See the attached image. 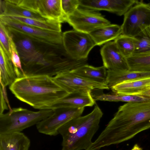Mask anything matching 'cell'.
Wrapping results in <instances>:
<instances>
[{
    "mask_svg": "<svg viewBox=\"0 0 150 150\" xmlns=\"http://www.w3.org/2000/svg\"><path fill=\"white\" fill-rule=\"evenodd\" d=\"M143 149L140 147L137 144H135L131 150H142Z\"/></svg>",
    "mask_w": 150,
    "mask_h": 150,
    "instance_id": "1f68e13d",
    "label": "cell"
},
{
    "mask_svg": "<svg viewBox=\"0 0 150 150\" xmlns=\"http://www.w3.org/2000/svg\"><path fill=\"white\" fill-rule=\"evenodd\" d=\"M100 52L103 66L107 70H129L126 58L120 52L114 41L105 44Z\"/></svg>",
    "mask_w": 150,
    "mask_h": 150,
    "instance_id": "5bb4252c",
    "label": "cell"
},
{
    "mask_svg": "<svg viewBox=\"0 0 150 150\" xmlns=\"http://www.w3.org/2000/svg\"><path fill=\"white\" fill-rule=\"evenodd\" d=\"M150 128V100L120 106L92 146L95 150L127 141Z\"/></svg>",
    "mask_w": 150,
    "mask_h": 150,
    "instance_id": "7a4b0ae2",
    "label": "cell"
},
{
    "mask_svg": "<svg viewBox=\"0 0 150 150\" xmlns=\"http://www.w3.org/2000/svg\"><path fill=\"white\" fill-rule=\"evenodd\" d=\"M135 38V49L133 54H150V37L146 30Z\"/></svg>",
    "mask_w": 150,
    "mask_h": 150,
    "instance_id": "4316f807",
    "label": "cell"
},
{
    "mask_svg": "<svg viewBox=\"0 0 150 150\" xmlns=\"http://www.w3.org/2000/svg\"><path fill=\"white\" fill-rule=\"evenodd\" d=\"M106 84L109 88L126 81H130L150 76V72H139L129 70H107Z\"/></svg>",
    "mask_w": 150,
    "mask_h": 150,
    "instance_id": "ac0fdd59",
    "label": "cell"
},
{
    "mask_svg": "<svg viewBox=\"0 0 150 150\" xmlns=\"http://www.w3.org/2000/svg\"><path fill=\"white\" fill-rule=\"evenodd\" d=\"M30 139L23 133H0V150H28Z\"/></svg>",
    "mask_w": 150,
    "mask_h": 150,
    "instance_id": "2e32d148",
    "label": "cell"
},
{
    "mask_svg": "<svg viewBox=\"0 0 150 150\" xmlns=\"http://www.w3.org/2000/svg\"><path fill=\"white\" fill-rule=\"evenodd\" d=\"M122 34L135 37L150 26V3L138 1L124 15Z\"/></svg>",
    "mask_w": 150,
    "mask_h": 150,
    "instance_id": "8992f818",
    "label": "cell"
},
{
    "mask_svg": "<svg viewBox=\"0 0 150 150\" xmlns=\"http://www.w3.org/2000/svg\"><path fill=\"white\" fill-rule=\"evenodd\" d=\"M126 59L129 70L150 72V54H134Z\"/></svg>",
    "mask_w": 150,
    "mask_h": 150,
    "instance_id": "d4e9b609",
    "label": "cell"
},
{
    "mask_svg": "<svg viewBox=\"0 0 150 150\" xmlns=\"http://www.w3.org/2000/svg\"><path fill=\"white\" fill-rule=\"evenodd\" d=\"M71 71L86 79L106 84L107 70L103 66L95 67L86 64Z\"/></svg>",
    "mask_w": 150,
    "mask_h": 150,
    "instance_id": "7402d4cb",
    "label": "cell"
},
{
    "mask_svg": "<svg viewBox=\"0 0 150 150\" xmlns=\"http://www.w3.org/2000/svg\"><path fill=\"white\" fill-rule=\"evenodd\" d=\"M140 95L150 97V89L148 91L142 93Z\"/></svg>",
    "mask_w": 150,
    "mask_h": 150,
    "instance_id": "d6a6232c",
    "label": "cell"
},
{
    "mask_svg": "<svg viewBox=\"0 0 150 150\" xmlns=\"http://www.w3.org/2000/svg\"><path fill=\"white\" fill-rule=\"evenodd\" d=\"M0 83L10 86L17 78L11 59L0 46Z\"/></svg>",
    "mask_w": 150,
    "mask_h": 150,
    "instance_id": "603a6c76",
    "label": "cell"
},
{
    "mask_svg": "<svg viewBox=\"0 0 150 150\" xmlns=\"http://www.w3.org/2000/svg\"><path fill=\"white\" fill-rule=\"evenodd\" d=\"M79 5L80 0H61L62 10L67 18L78 8Z\"/></svg>",
    "mask_w": 150,
    "mask_h": 150,
    "instance_id": "f546056e",
    "label": "cell"
},
{
    "mask_svg": "<svg viewBox=\"0 0 150 150\" xmlns=\"http://www.w3.org/2000/svg\"><path fill=\"white\" fill-rule=\"evenodd\" d=\"M0 22L29 36L45 42L62 44V33L42 29L0 15Z\"/></svg>",
    "mask_w": 150,
    "mask_h": 150,
    "instance_id": "7c38bea8",
    "label": "cell"
},
{
    "mask_svg": "<svg viewBox=\"0 0 150 150\" xmlns=\"http://www.w3.org/2000/svg\"><path fill=\"white\" fill-rule=\"evenodd\" d=\"M0 15L16 16L29 18L44 21L46 20L38 14L9 2L7 0H0Z\"/></svg>",
    "mask_w": 150,
    "mask_h": 150,
    "instance_id": "44dd1931",
    "label": "cell"
},
{
    "mask_svg": "<svg viewBox=\"0 0 150 150\" xmlns=\"http://www.w3.org/2000/svg\"><path fill=\"white\" fill-rule=\"evenodd\" d=\"M66 22L74 30L88 34L96 29L111 24L98 11L79 8L67 17Z\"/></svg>",
    "mask_w": 150,
    "mask_h": 150,
    "instance_id": "30bf717a",
    "label": "cell"
},
{
    "mask_svg": "<svg viewBox=\"0 0 150 150\" xmlns=\"http://www.w3.org/2000/svg\"><path fill=\"white\" fill-rule=\"evenodd\" d=\"M122 33L121 26L111 24L96 29L89 34L96 45L100 46L110 41L115 40Z\"/></svg>",
    "mask_w": 150,
    "mask_h": 150,
    "instance_id": "ffe728a7",
    "label": "cell"
},
{
    "mask_svg": "<svg viewBox=\"0 0 150 150\" xmlns=\"http://www.w3.org/2000/svg\"><path fill=\"white\" fill-rule=\"evenodd\" d=\"M18 53L25 76L53 77L86 64L88 59H75L63 44L40 40L11 28H8Z\"/></svg>",
    "mask_w": 150,
    "mask_h": 150,
    "instance_id": "6da1fadb",
    "label": "cell"
},
{
    "mask_svg": "<svg viewBox=\"0 0 150 150\" xmlns=\"http://www.w3.org/2000/svg\"><path fill=\"white\" fill-rule=\"evenodd\" d=\"M11 2L37 13L46 19L66 22L61 0H11Z\"/></svg>",
    "mask_w": 150,
    "mask_h": 150,
    "instance_id": "ba28073f",
    "label": "cell"
},
{
    "mask_svg": "<svg viewBox=\"0 0 150 150\" xmlns=\"http://www.w3.org/2000/svg\"><path fill=\"white\" fill-rule=\"evenodd\" d=\"M145 30L148 35L150 37V26L146 29Z\"/></svg>",
    "mask_w": 150,
    "mask_h": 150,
    "instance_id": "836d02e7",
    "label": "cell"
},
{
    "mask_svg": "<svg viewBox=\"0 0 150 150\" xmlns=\"http://www.w3.org/2000/svg\"><path fill=\"white\" fill-rule=\"evenodd\" d=\"M11 37V59L13 64L17 78L25 76V75L22 68L21 61L16 45L12 37Z\"/></svg>",
    "mask_w": 150,
    "mask_h": 150,
    "instance_id": "83f0119b",
    "label": "cell"
},
{
    "mask_svg": "<svg viewBox=\"0 0 150 150\" xmlns=\"http://www.w3.org/2000/svg\"><path fill=\"white\" fill-rule=\"evenodd\" d=\"M52 78L68 93L81 90L110 89L106 84L86 79L71 71L60 73Z\"/></svg>",
    "mask_w": 150,
    "mask_h": 150,
    "instance_id": "8fae6325",
    "label": "cell"
},
{
    "mask_svg": "<svg viewBox=\"0 0 150 150\" xmlns=\"http://www.w3.org/2000/svg\"><path fill=\"white\" fill-rule=\"evenodd\" d=\"M9 89L19 100L39 110L46 109L68 93L52 77L46 75L17 78Z\"/></svg>",
    "mask_w": 150,
    "mask_h": 150,
    "instance_id": "3957f363",
    "label": "cell"
},
{
    "mask_svg": "<svg viewBox=\"0 0 150 150\" xmlns=\"http://www.w3.org/2000/svg\"><path fill=\"white\" fill-rule=\"evenodd\" d=\"M53 110L52 115L36 125L40 133L50 136L57 135L59 129L71 120L81 116L84 108L62 107Z\"/></svg>",
    "mask_w": 150,
    "mask_h": 150,
    "instance_id": "9c48e42d",
    "label": "cell"
},
{
    "mask_svg": "<svg viewBox=\"0 0 150 150\" xmlns=\"http://www.w3.org/2000/svg\"><path fill=\"white\" fill-rule=\"evenodd\" d=\"M6 103L3 91L0 89V114L3 113L4 110L8 109V107Z\"/></svg>",
    "mask_w": 150,
    "mask_h": 150,
    "instance_id": "4dcf8cb0",
    "label": "cell"
},
{
    "mask_svg": "<svg viewBox=\"0 0 150 150\" xmlns=\"http://www.w3.org/2000/svg\"><path fill=\"white\" fill-rule=\"evenodd\" d=\"M103 90L95 89L91 91L92 97L95 101L128 102H141L150 100V97L141 95H127L114 93L105 94Z\"/></svg>",
    "mask_w": 150,
    "mask_h": 150,
    "instance_id": "d6986e66",
    "label": "cell"
},
{
    "mask_svg": "<svg viewBox=\"0 0 150 150\" xmlns=\"http://www.w3.org/2000/svg\"><path fill=\"white\" fill-rule=\"evenodd\" d=\"M113 93L127 95H140L150 89V76L122 82L112 87Z\"/></svg>",
    "mask_w": 150,
    "mask_h": 150,
    "instance_id": "e0dca14e",
    "label": "cell"
},
{
    "mask_svg": "<svg viewBox=\"0 0 150 150\" xmlns=\"http://www.w3.org/2000/svg\"><path fill=\"white\" fill-rule=\"evenodd\" d=\"M4 16L25 24L42 29L62 33L61 23L57 21L49 20L41 21L32 18L18 16Z\"/></svg>",
    "mask_w": 150,
    "mask_h": 150,
    "instance_id": "cb8c5ba5",
    "label": "cell"
},
{
    "mask_svg": "<svg viewBox=\"0 0 150 150\" xmlns=\"http://www.w3.org/2000/svg\"><path fill=\"white\" fill-rule=\"evenodd\" d=\"M103 113L96 105L92 111L68 122L58 130L62 137V150H87L92 144V139L99 127Z\"/></svg>",
    "mask_w": 150,
    "mask_h": 150,
    "instance_id": "277c9868",
    "label": "cell"
},
{
    "mask_svg": "<svg viewBox=\"0 0 150 150\" xmlns=\"http://www.w3.org/2000/svg\"><path fill=\"white\" fill-rule=\"evenodd\" d=\"M91 91L81 90L68 93L65 96L51 104L46 109H52L66 107L84 108L92 106L96 101L91 95Z\"/></svg>",
    "mask_w": 150,
    "mask_h": 150,
    "instance_id": "9a60e30c",
    "label": "cell"
},
{
    "mask_svg": "<svg viewBox=\"0 0 150 150\" xmlns=\"http://www.w3.org/2000/svg\"><path fill=\"white\" fill-rule=\"evenodd\" d=\"M62 44L68 54L77 60L88 59L96 44L88 33L75 30L62 33Z\"/></svg>",
    "mask_w": 150,
    "mask_h": 150,
    "instance_id": "52a82bcc",
    "label": "cell"
},
{
    "mask_svg": "<svg viewBox=\"0 0 150 150\" xmlns=\"http://www.w3.org/2000/svg\"><path fill=\"white\" fill-rule=\"evenodd\" d=\"M139 1L136 0H80L79 8L93 11H105L121 16Z\"/></svg>",
    "mask_w": 150,
    "mask_h": 150,
    "instance_id": "4fadbf2b",
    "label": "cell"
},
{
    "mask_svg": "<svg viewBox=\"0 0 150 150\" xmlns=\"http://www.w3.org/2000/svg\"><path fill=\"white\" fill-rule=\"evenodd\" d=\"M136 40L135 37L121 34L114 41L120 52L126 58L133 54Z\"/></svg>",
    "mask_w": 150,
    "mask_h": 150,
    "instance_id": "484cf974",
    "label": "cell"
},
{
    "mask_svg": "<svg viewBox=\"0 0 150 150\" xmlns=\"http://www.w3.org/2000/svg\"><path fill=\"white\" fill-rule=\"evenodd\" d=\"M52 109L33 111L21 107L13 108L0 114V133L21 132L53 114Z\"/></svg>",
    "mask_w": 150,
    "mask_h": 150,
    "instance_id": "5b68a950",
    "label": "cell"
},
{
    "mask_svg": "<svg viewBox=\"0 0 150 150\" xmlns=\"http://www.w3.org/2000/svg\"><path fill=\"white\" fill-rule=\"evenodd\" d=\"M11 36L6 27L0 22V42L1 46L11 59Z\"/></svg>",
    "mask_w": 150,
    "mask_h": 150,
    "instance_id": "f1b7e54d",
    "label": "cell"
}]
</instances>
